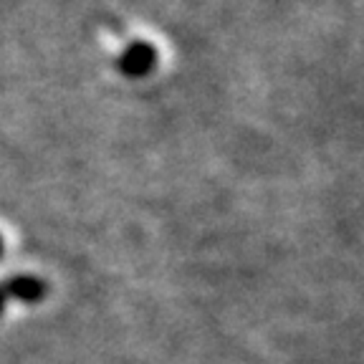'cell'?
<instances>
[{
	"label": "cell",
	"instance_id": "6da1fadb",
	"mask_svg": "<svg viewBox=\"0 0 364 364\" xmlns=\"http://www.w3.org/2000/svg\"><path fill=\"white\" fill-rule=\"evenodd\" d=\"M152 63H154V51L147 43H134L124 53V58H122V68L132 76L147 74L149 68H152Z\"/></svg>",
	"mask_w": 364,
	"mask_h": 364
}]
</instances>
